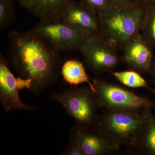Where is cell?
I'll list each match as a JSON object with an SVG mask.
<instances>
[{
	"instance_id": "obj_1",
	"label": "cell",
	"mask_w": 155,
	"mask_h": 155,
	"mask_svg": "<svg viewBox=\"0 0 155 155\" xmlns=\"http://www.w3.org/2000/svg\"><path fill=\"white\" fill-rule=\"evenodd\" d=\"M9 62L18 75L19 90L35 95L55 83L62 68L60 51L33 28L8 35Z\"/></svg>"
},
{
	"instance_id": "obj_2",
	"label": "cell",
	"mask_w": 155,
	"mask_h": 155,
	"mask_svg": "<svg viewBox=\"0 0 155 155\" xmlns=\"http://www.w3.org/2000/svg\"><path fill=\"white\" fill-rule=\"evenodd\" d=\"M147 110L139 112L107 110L99 116L96 126L120 146L134 147L144 127Z\"/></svg>"
},
{
	"instance_id": "obj_3",
	"label": "cell",
	"mask_w": 155,
	"mask_h": 155,
	"mask_svg": "<svg viewBox=\"0 0 155 155\" xmlns=\"http://www.w3.org/2000/svg\"><path fill=\"white\" fill-rule=\"evenodd\" d=\"M146 6L135 5L128 8L112 10L99 15L102 34L117 47L141 31Z\"/></svg>"
},
{
	"instance_id": "obj_4",
	"label": "cell",
	"mask_w": 155,
	"mask_h": 155,
	"mask_svg": "<svg viewBox=\"0 0 155 155\" xmlns=\"http://www.w3.org/2000/svg\"><path fill=\"white\" fill-rule=\"evenodd\" d=\"M51 98L65 108L75 125L86 127L96 125L100 107L95 94L89 86H72L61 92L53 93Z\"/></svg>"
},
{
	"instance_id": "obj_5",
	"label": "cell",
	"mask_w": 155,
	"mask_h": 155,
	"mask_svg": "<svg viewBox=\"0 0 155 155\" xmlns=\"http://www.w3.org/2000/svg\"><path fill=\"white\" fill-rule=\"evenodd\" d=\"M93 84L100 107L107 110L141 112L155 108V102L128 89L102 79H94Z\"/></svg>"
},
{
	"instance_id": "obj_6",
	"label": "cell",
	"mask_w": 155,
	"mask_h": 155,
	"mask_svg": "<svg viewBox=\"0 0 155 155\" xmlns=\"http://www.w3.org/2000/svg\"><path fill=\"white\" fill-rule=\"evenodd\" d=\"M117 46L102 34L90 36L80 51L88 69L94 74L112 71L119 63Z\"/></svg>"
},
{
	"instance_id": "obj_7",
	"label": "cell",
	"mask_w": 155,
	"mask_h": 155,
	"mask_svg": "<svg viewBox=\"0 0 155 155\" xmlns=\"http://www.w3.org/2000/svg\"><path fill=\"white\" fill-rule=\"evenodd\" d=\"M59 51H80L89 36L62 22H41L33 28Z\"/></svg>"
},
{
	"instance_id": "obj_8",
	"label": "cell",
	"mask_w": 155,
	"mask_h": 155,
	"mask_svg": "<svg viewBox=\"0 0 155 155\" xmlns=\"http://www.w3.org/2000/svg\"><path fill=\"white\" fill-rule=\"evenodd\" d=\"M70 133L77 140L84 155L109 154L120 147L96 126L82 127L75 124L70 129Z\"/></svg>"
},
{
	"instance_id": "obj_9",
	"label": "cell",
	"mask_w": 155,
	"mask_h": 155,
	"mask_svg": "<svg viewBox=\"0 0 155 155\" xmlns=\"http://www.w3.org/2000/svg\"><path fill=\"white\" fill-rule=\"evenodd\" d=\"M61 22L89 36L102 34L99 15L81 1L74 0L69 3Z\"/></svg>"
},
{
	"instance_id": "obj_10",
	"label": "cell",
	"mask_w": 155,
	"mask_h": 155,
	"mask_svg": "<svg viewBox=\"0 0 155 155\" xmlns=\"http://www.w3.org/2000/svg\"><path fill=\"white\" fill-rule=\"evenodd\" d=\"M123 47V61L131 70L140 73H150L153 47L141 31L128 40Z\"/></svg>"
},
{
	"instance_id": "obj_11",
	"label": "cell",
	"mask_w": 155,
	"mask_h": 155,
	"mask_svg": "<svg viewBox=\"0 0 155 155\" xmlns=\"http://www.w3.org/2000/svg\"><path fill=\"white\" fill-rule=\"evenodd\" d=\"M17 78L9 68L8 62L0 56V103L7 113L16 110L37 111L33 107L25 104L19 97Z\"/></svg>"
},
{
	"instance_id": "obj_12",
	"label": "cell",
	"mask_w": 155,
	"mask_h": 155,
	"mask_svg": "<svg viewBox=\"0 0 155 155\" xmlns=\"http://www.w3.org/2000/svg\"><path fill=\"white\" fill-rule=\"evenodd\" d=\"M19 5L44 23L61 22L63 12L74 0H17Z\"/></svg>"
},
{
	"instance_id": "obj_13",
	"label": "cell",
	"mask_w": 155,
	"mask_h": 155,
	"mask_svg": "<svg viewBox=\"0 0 155 155\" xmlns=\"http://www.w3.org/2000/svg\"><path fill=\"white\" fill-rule=\"evenodd\" d=\"M61 74L64 80L70 85L77 86L86 83L95 93L92 82L90 80L84 65L80 61L75 60L66 61L62 65Z\"/></svg>"
},
{
	"instance_id": "obj_14",
	"label": "cell",
	"mask_w": 155,
	"mask_h": 155,
	"mask_svg": "<svg viewBox=\"0 0 155 155\" xmlns=\"http://www.w3.org/2000/svg\"><path fill=\"white\" fill-rule=\"evenodd\" d=\"M151 110H147L144 127L134 147L143 153L155 155V116Z\"/></svg>"
},
{
	"instance_id": "obj_15",
	"label": "cell",
	"mask_w": 155,
	"mask_h": 155,
	"mask_svg": "<svg viewBox=\"0 0 155 155\" xmlns=\"http://www.w3.org/2000/svg\"><path fill=\"white\" fill-rule=\"evenodd\" d=\"M110 72L120 83L127 87L131 88L145 87L147 89L155 95V89L151 88L148 85L147 81L139 72L131 70L121 72Z\"/></svg>"
},
{
	"instance_id": "obj_16",
	"label": "cell",
	"mask_w": 155,
	"mask_h": 155,
	"mask_svg": "<svg viewBox=\"0 0 155 155\" xmlns=\"http://www.w3.org/2000/svg\"><path fill=\"white\" fill-rule=\"evenodd\" d=\"M141 31L152 46L155 48V7L146 6Z\"/></svg>"
},
{
	"instance_id": "obj_17",
	"label": "cell",
	"mask_w": 155,
	"mask_h": 155,
	"mask_svg": "<svg viewBox=\"0 0 155 155\" xmlns=\"http://www.w3.org/2000/svg\"><path fill=\"white\" fill-rule=\"evenodd\" d=\"M14 0H0V31L11 26L15 19Z\"/></svg>"
},
{
	"instance_id": "obj_18",
	"label": "cell",
	"mask_w": 155,
	"mask_h": 155,
	"mask_svg": "<svg viewBox=\"0 0 155 155\" xmlns=\"http://www.w3.org/2000/svg\"><path fill=\"white\" fill-rule=\"evenodd\" d=\"M98 15L105 13L114 8L109 0H80Z\"/></svg>"
},
{
	"instance_id": "obj_19",
	"label": "cell",
	"mask_w": 155,
	"mask_h": 155,
	"mask_svg": "<svg viewBox=\"0 0 155 155\" xmlns=\"http://www.w3.org/2000/svg\"><path fill=\"white\" fill-rule=\"evenodd\" d=\"M62 154L64 155H84L82 150L75 137L70 133V138Z\"/></svg>"
},
{
	"instance_id": "obj_20",
	"label": "cell",
	"mask_w": 155,
	"mask_h": 155,
	"mask_svg": "<svg viewBox=\"0 0 155 155\" xmlns=\"http://www.w3.org/2000/svg\"><path fill=\"white\" fill-rule=\"evenodd\" d=\"M114 8L119 9H123L131 8L136 5H134L133 0H109Z\"/></svg>"
},
{
	"instance_id": "obj_21",
	"label": "cell",
	"mask_w": 155,
	"mask_h": 155,
	"mask_svg": "<svg viewBox=\"0 0 155 155\" xmlns=\"http://www.w3.org/2000/svg\"><path fill=\"white\" fill-rule=\"evenodd\" d=\"M134 5H136L146 6L147 0H133Z\"/></svg>"
},
{
	"instance_id": "obj_22",
	"label": "cell",
	"mask_w": 155,
	"mask_h": 155,
	"mask_svg": "<svg viewBox=\"0 0 155 155\" xmlns=\"http://www.w3.org/2000/svg\"><path fill=\"white\" fill-rule=\"evenodd\" d=\"M150 73L153 76L154 80L155 82V61L154 62H153L151 69Z\"/></svg>"
},
{
	"instance_id": "obj_23",
	"label": "cell",
	"mask_w": 155,
	"mask_h": 155,
	"mask_svg": "<svg viewBox=\"0 0 155 155\" xmlns=\"http://www.w3.org/2000/svg\"><path fill=\"white\" fill-rule=\"evenodd\" d=\"M146 6L155 7V0H147Z\"/></svg>"
}]
</instances>
